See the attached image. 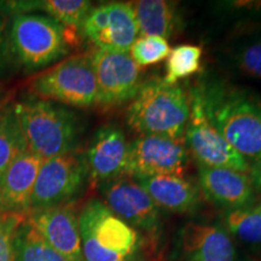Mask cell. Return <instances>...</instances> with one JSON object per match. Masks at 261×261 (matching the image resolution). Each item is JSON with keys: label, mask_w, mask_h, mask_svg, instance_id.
Wrapping results in <instances>:
<instances>
[{"label": "cell", "mask_w": 261, "mask_h": 261, "mask_svg": "<svg viewBox=\"0 0 261 261\" xmlns=\"http://www.w3.org/2000/svg\"><path fill=\"white\" fill-rule=\"evenodd\" d=\"M204 112L227 143L252 167L261 163V96L219 77L197 84Z\"/></svg>", "instance_id": "obj_1"}, {"label": "cell", "mask_w": 261, "mask_h": 261, "mask_svg": "<svg viewBox=\"0 0 261 261\" xmlns=\"http://www.w3.org/2000/svg\"><path fill=\"white\" fill-rule=\"evenodd\" d=\"M190 117V98L179 84L152 77L140 85L126 113L127 126L139 136L182 140Z\"/></svg>", "instance_id": "obj_2"}, {"label": "cell", "mask_w": 261, "mask_h": 261, "mask_svg": "<svg viewBox=\"0 0 261 261\" xmlns=\"http://www.w3.org/2000/svg\"><path fill=\"white\" fill-rule=\"evenodd\" d=\"M14 109L28 149L42 160L77 150L80 120L65 106L29 96L14 103Z\"/></svg>", "instance_id": "obj_3"}, {"label": "cell", "mask_w": 261, "mask_h": 261, "mask_svg": "<svg viewBox=\"0 0 261 261\" xmlns=\"http://www.w3.org/2000/svg\"><path fill=\"white\" fill-rule=\"evenodd\" d=\"M75 31L39 14H16L8 37L9 54L25 73L50 67L69 55Z\"/></svg>", "instance_id": "obj_4"}, {"label": "cell", "mask_w": 261, "mask_h": 261, "mask_svg": "<svg viewBox=\"0 0 261 261\" xmlns=\"http://www.w3.org/2000/svg\"><path fill=\"white\" fill-rule=\"evenodd\" d=\"M84 261H135L140 233L116 217L100 200H90L79 214Z\"/></svg>", "instance_id": "obj_5"}, {"label": "cell", "mask_w": 261, "mask_h": 261, "mask_svg": "<svg viewBox=\"0 0 261 261\" xmlns=\"http://www.w3.org/2000/svg\"><path fill=\"white\" fill-rule=\"evenodd\" d=\"M32 96L62 106L91 108L98 87L91 54L75 55L38 74L29 84Z\"/></svg>", "instance_id": "obj_6"}, {"label": "cell", "mask_w": 261, "mask_h": 261, "mask_svg": "<svg viewBox=\"0 0 261 261\" xmlns=\"http://www.w3.org/2000/svg\"><path fill=\"white\" fill-rule=\"evenodd\" d=\"M89 179L85 152L79 150L44 160L31 198V211L68 205Z\"/></svg>", "instance_id": "obj_7"}, {"label": "cell", "mask_w": 261, "mask_h": 261, "mask_svg": "<svg viewBox=\"0 0 261 261\" xmlns=\"http://www.w3.org/2000/svg\"><path fill=\"white\" fill-rule=\"evenodd\" d=\"M190 117L185 130V145L197 165L207 167L230 168L249 173L250 166L227 143L223 135L210 121L197 85L190 90Z\"/></svg>", "instance_id": "obj_8"}, {"label": "cell", "mask_w": 261, "mask_h": 261, "mask_svg": "<svg viewBox=\"0 0 261 261\" xmlns=\"http://www.w3.org/2000/svg\"><path fill=\"white\" fill-rule=\"evenodd\" d=\"M189 150L182 140L161 136H139L128 144L125 175L142 179L163 174H182Z\"/></svg>", "instance_id": "obj_9"}, {"label": "cell", "mask_w": 261, "mask_h": 261, "mask_svg": "<svg viewBox=\"0 0 261 261\" xmlns=\"http://www.w3.org/2000/svg\"><path fill=\"white\" fill-rule=\"evenodd\" d=\"M92 63L98 87V103L106 109L130 102L142 85V68L129 52L94 50Z\"/></svg>", "instance_id": "obj_10"}, {"label": "cell", "mask_w": 261, "mask_h": 261, "mask_svg": "<svg viewBox=\"0 0 261 261\" xmlns=\"http://www.w3.org/2000/svg\"><path fill=\"white\" fill-rule=\"evenodd\" d=\"M97 188L104 204L116 217L136 230L158 236L161 230L160 210L138 180L123 175Z\"/></svg>", "instance_id": "obj_11"}, {"label": "cell", "mask_w": 261, "mask_h": 261, "mask_svg": "<svg viewBox=\"0 0 261 261\" xmlns=\"http://www.w3.org/2000/svg\"><path fill=\"white\" fill-rule=\"evenodd\" d=\"M85 38L97 50L129 52L139 37L130 3L109 2L91 9L81 25Z\"/></svg>", "instance_id": "obj_12"}, {"label": "cell", "mask_w": 261, "mask_h": 261, "mask_svg": "<svg viewBox=\"0 0 261 261\" xmlns=\"http://www.w3.org/2000/svg\"><path fill=\"white\" fill-rule=\"evenodd\" d=\"M169 261H248L221 225L187 223L173 241Z\"/></svg>", "instance_id": "obj_13"}, {"label": "cell", "mask_w": 261, "mask_h": 261, "mask_svg": "<svg viewBox=\"0 0 261 261\" xmlns=\"http://www.w3.org/2000/svg\"><path fill=\"white\" fill-rule=\"evenodd\" d=\"M47 244L67 261H84L81 249L79 218L68 205L32 211L25 215Z\"/></svg>", "instance_id": "obj_14"}, {"label": "cell", "mask_w": 261, "mask_h": 261, "mask_svg": "<svg viewBox=\"0 0 261 261\" xmlns=\"http://www.w3.org/2000/svg\"><path fill=\"white\" fill-rule=\"evenodd\" d=\"M128 144L119 127L106 125L97 129L85 152L89 179L94 187L125 175Z\"/></svg>", "instance_id": "obj_15"}, {"label": "cell", "mask_w": 261, "mask_h": 261, "mask_svg": "<svg viewBox=\"0 0 261 261\" xmlns=\"http://www.w3.org/2000/svg\"><path fill=\"white\" fill-rule=\"evenodd\" d=\"M197 167L201 194L224 212L241 210L256 202V192L247 173L202 165Z\"/></svg>", "instance_id": "obj_16"}, {"label": "cell", "mask_w": 261, "mask_h": 261, "mask_svg": "<svg viewBox=\"0 0 261 261\" xmlns=\"http://www.w3.org/2000/svg\"><path fill=\"white\" fill-rule=\"evenodd\" d=\"M42 160L31 150L15 160L0 178V213L25 217Z\"/></svg>", "instance_id": "obj_17"}, {"label": "cell", "mask_w": 261, "mask_h": 261, "mask_svg": "<svg viewBox=\"0 0 261 261\" xmlns=\"http://www.w3.org/2000/svg\"><path fill=\"white\" fill-rule=\"evenodd\" d=\"M148 192L159 210L169 213L190 214L201 204V191L197 185L182 174H163L136 179Z\"/></svg>", "instance_id": "obj_18"}, {"label": "cell", "mask_w": 261, "mask_h": 261, "mask_svg": "<svg viewBox=\"0 0 261 261\" xmlns=\"http://www.w3.org/2000/svg\"><path fill=\"white\" fill-rule=\"evenodd\" d=\"M2 8L12 10L16 14H33L41 10L48 17L54 18L64 27L77 32L87 17L92 3L87 0H25V2L0 3Z\"/></svg>", "instance_id": "obj_19"}, {"label": "cell", "mask_w": 261, "mask_h": 261, "mask_svg": "<svg viewBox=\"0 0 261 261\" xmlns=\"http://www.w3.org/2000/svg\"><path fill=\"white\" fill-rule=\"evenodd\" d=\"M140 37L167 39L179 25L177 5L166 0H139L130 3Z\"/></svg>", "instance_id": "obj_20"}, {"label": "cell", "mask_w": 261, "mask_h": 261, "mask_svg": "<svg viewBox=\"0 0 261 261\" xmlns=\"http://www.w3.org/2000/svg\"><path fill=\"white\" fill-rule=\"evenodd\" d=\"M220 223L233 240L261 249V201L241 210L225 211Z\"/></svg>", "instance_id": "obj_21"}, {"label": "cell", "mask_w": 261, "mask_h": 261, "mask_svg": "<svg viewBox=\"0 0 261 261\" xmlns=\"http://www.w3.org/2000/svg\"><path fill=\"white\" fill-rule=\"evenodd\" d=\"M28 150L14 103H6L0 110V178L9 166Z\"/></svg>", "instance_id": "obj_22"}, {"label": "cell", "mask_w": 261, "mask_h": 261, "mask_svg": "<svg viewBox=\"0 0 261 261\" xmlns=\"http://www.w3.org/2000/svg\"><path fill=\"white\" fill-rule=\"evenodd\" d=\"M15 261H67L42 240L27 220L22 221L15 238Z\"/></svg>", "instance_id": "obj_23"}, {"label": "cell", "mask_w": 261, "mask_h": 261, "mask_svg": "<svg viewBox=\"0 0 261 261\" xmlns=\"http://www.w3.org/2000/svg\"><path fill=\"white\" fill-rule=\"evenodd\" d=\"M231 64L238 73L261 80V32L241 38L228 51Z\"/></svg>", "instance_id": "obj_24"}, {"label": "cell", "mask_w": 261, "mask_h": 261, "mask_svg": "<svg viewBox=\"0 0 261 261\" xmlns=\"http://www.w3.org/2000/svg\"><path fill=\"white\" fill-rule=\"evenodd\" d=\"M202 54V47L197 45L184 44L172 48L166 64L167 74L163 80L169 85H174L179 80L188 79L198 73L201 69Z\"/></svg>", "instance_id": "obj_25"}, {"label": "cell", "mask_w": 261, "mask_h": 261, "mask_svg": "<svg viewBox=\"0 0 261 261\" xmlns=\"http://www.w3.org/2000/svg\"><path fill=\"white\" fill-rule=\"evenodd\" d=\"M167 39L161 37H138L129 50L132 60L138 67H148L166 60L171 54Z\"/></svg>", "instance_id": "obj_26"}, {"label": "cell", "mask_w": 261, "mask_h": 261, "mask_svg": "<svg viewBox=\"0 0 261 261\" xmlns=\"http://www.w3.org/2000/svg\"><path fill=\"white\" fill-rule=\"evenodd\" d=\"M25 217L0 213V261H15V238Z\"/></svg>", "instance_id": "obj_27"}, {"label": "cell", "mask_w": 261, "mask_h": 261, "mask_svg": "<svg viewBox=\"0 0 261 261\" xmlns=\"http://www.w3.org/2000/svg\"><path fill=\"white\" fill-rule=\"evenodd\" d=\"M248 175H249L250 181H252L254 190H255L256 194L261 195V163L252 166Z\"/></svg>", "instance_id": "obj_28"}, {"label": "cell", "mask_w": 261, "mask_h": 261, "mask_svg": "<svg viewBox=\"0 0 261 261\" xmlns=\"http://www.w3.org/2000/svg\"><path fill=\"white\" fill-rule=\"evenodd\" d=\"M8 54H9L8 38H6V35H5L4 21H3L2 15H0V64L4 63Z\"/></svg>", "instance_id": "obj_29"}, {"label": "cell", "mask_w": 261, "mask_h": 261, "mask_svg": "<svg viewBox=\"0 0 261 261\" xmlns=\"http://www.w3.org/2000/svg\"><path fill=\"white\" fill-rule=\"evenodd\" d=\"M4 100H5V92H4V90L0 87V110H2L3 107L5 106Z\"/></svg>", "instance_id": "obj_30"}]
</instances>
